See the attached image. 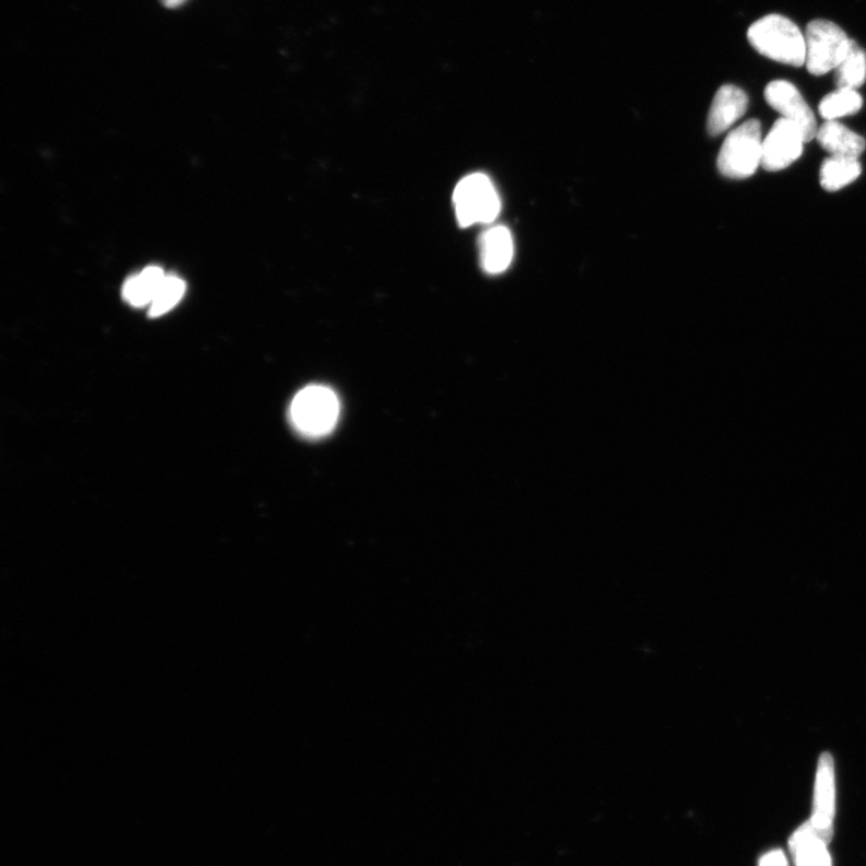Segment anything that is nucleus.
Returning a JSON list of instances; mask_svg holds the SVG:
<instances>
[{"instance_id":"f257e3e1","label":"nucleus","mask_w":866,"mask_h":866,"mask_svg":"<svg viewBox=\"0 0 866 866\" xmlns=\"http://www.w3.org/2000/svg\"><path fill=\"white\" fill-rule=\"evenodd\" d=\"M748 39L766 58L793 67L805 65V35L785 16L768 15L752 24Z\"/></svg>"},{"instance_id":"f03ea898","label":"nucleus","mask_w":866,"mask_h":866,"mask_svg":"<svg viewBox=\"0 0 866 866\" xmlns=\"http://www.w3.org/2000/svg\"><path fill=\"white\" fill-rule=\"evenodd\" d=\"M762 128L757 119L732 130L722 144L717 166L722 175L742 179L752 176L762 164Z\"/></svg>"},{"instance_id":"7ed1b4c3","label":"nucleus","mask_w":866,"mask_h":866,"mask_svg":"<svg viewBox=\"0 0 866 866\" xmlns=\"http://www.w3.org/2000/svg\"><path fill=\"white\" fill-rule=\"evenodd\" d=\"M340 416V401L336 394L321 385H311L301 390L291 406L294 426L308 437L328 435Z\"/></svg>"},{"instance_id":"20e7f679","label":"nucleus","mask_w":866,"mask_h":866,"mask_svg":"<svg viewBox=\"0 0 866 866\" xmlns=\"http://www.w3.org/2000/svg\"><path fill=\"white\" fill-rule=\"evenodd\" d=\"M453 202L457 222L463 227L492 223L501 211L499 192L484 174L463 178L455 187Z\"/></svg>"},{"instance_id":"39448f33","label":"nucleus","mask_w":866,"mask_h":866,"mask_svg":"<svg viewBox=\"0 0 866 866\" xmlns=\"http://www.w3.org/2000/svg\"><path fill=\"white\" fill-rule=\"evenodd\" d=\"M852 40L834 22L814 20L805 32V65L810 74L822 77L835 70L851 48Z\"/></svg>"},{"instance_id":"423d86ee","label":"nucleus","mask_w":866,"mask_h":866,"mask_svg":"<svg viewBox=\"0 0 866 866\" xmlns=\"http://www.w3.org/2000/svg\"><path fill=\"white\" fill-rule=\"evenodd\" d=\"M764 95L766 103L782 115V118L789 120L801 131L805 142L816 138L818 129L815 115L794 84L784 80L770 82Z\"/></svg>"},{"instance_id":"0eeeda50","label":"nucleus","mask_w":866,"mask_h":866,"mask_svg":"<svg viewBox=\"0 0 866 866\" xmlns=\"http://www.w3.org/2000/svg\"><path fill=\"white\" fill-rule=\"evenodd\" d=\"M835 798L834 760L824 752L818 761L810 822L828 845L834 835Z\"/></svg>"},{"instance_id":"6e6552de","label":"nucleus","mask_w":866,"mask_h":866,"mask_svg":"<svg viewBox=\"0 0 866 866\" xmlns=\"http://www.w3.org/2000/svg\"><path fill=\"white\" fill-rule=\"evenodd\" d=\"M804 143L801 131L781 117L763 140L762 167L772 173L784 171L799 159Z\"/></svg>"},{"instance_id":"1a4fd4ad","label":"nucleus","mask_w":866,"mask_h":866,"mask_svg":"<svg viewBox=\"0 0 866 866\" xmlns=\"http://www.w3.org/2000/svg\"><path fill=\"white\" fill-rule=\"evenodd\" d=\"M749 107L746 93L732 84L722 86L710 107L707 116V131L710 136L717 137L728 130L745 115Z\"/></svg>"},{"instance_id":"9d476101","label":"nucleus","mask_w":866,"mask_h":866,"mask_svg":"<svg viewBox=\"0 0 866 866\" xmlns=\"http://www.w3.org/2000/svg\"><path fill=\"white\" fill-rule=\"evenodd\" d=\"M481 268L490 274H499L510 268L514 256V244L510 229L498 225L490 227L480 237Z\"/></svg>"},{"instance_id":"9b49d317","label":"nucleus","mask_w":866,"mask_h":866,"mask_svg":"<svg viewBox=\"0 0 866 866\" xmlns=\"http://www.w3.org/2000/svg\"><path fill=\"white\" fill-rule=\"evenodd\" d=\"M827 846L810 820L801 824L789 839V851L796 866H832Z\"/></svg>"},{"instance_id":"f8f14e48","label":"nucleus","mask_w":866,"mask_h":866,"mask_svg":"<svg viewBox=\"0 0 866 866\" xmlns=\"http://www.w3.org/2000/svg\"><path fill=\"white\" fill-rule=\"evenodd\" d=\"M816 138L832 156H842V159L858 160L866 148V142L861 136L836 120H827L817 130Z\"/></svg>"},{"instance_id":"ddd939ff","label":"nucleus","mask_w":866,"mask_h":866,"mask_svg":"<svg viewBox=\"0 0 866 866\" xmlns=\"http://www.w3.org/2000/svg\"><path fill=\"white\" fill-rule=\"evenodd\" d=\"M165 277L164 270L159 267H149L130 277L124 285L125 300L134 307L150 306Z\"/></svg>"},{"instance_id":"4468645a","label":"nucleus","mask_w":866,"mask_h":866,"mask_svg":"<svg viewBox=\"0 0 866 866\" xmlns=\"http://www.w3.org/2000/svg\"><path fill=\"white\" fill-rule=\"evenodd\" d=\"M861 174L862 165L858 160L830 156L821 166V185L828 191H836L852 184Z\"/></svg>"},{"instance_id":"2eb2a0df","label":"nucleus","mask_w":866,"mask_h":866,"mask_svg":"<svg viewBox=\"0 0 866 866\" xmlns=\"http://www.w3.org/2000/svg\"><path fill=\"white\" fill-rule=\"evenodd\" d=\"M835 70L838 89L857 91L862 87L866 80V54L863 48L852 40L847 56Z\"/></svg>"},{"instance_id":"dca6fc26","label":"nucleus","mask_w":866,"mask_h":866,"mask_svg":"<svg viewBox=\"0 0 866 866\" xmlns=\"http://www.w3.org/2000/svg\"><path fill=\"white\" fill-rule=\"evenodd\" d=\"M863 106L862 95L856 90L838 89L824 96L820 114L827 120L857 114Z\"/></svg>"},{"instance_id":"f3484780","label":"nucleus","mask_w":866,"mask_h":866,"mask_svg":"<svg viewBox=\"0 0 866 866\" xmlns=\"http://www.w3.org/2000/svg\"><path fill=\"white\" fill-rule=\"evenodd\" d=\"M185 292L186 283L183 279L174 274H166L150 305V316L156 318L165 315L179 303Z\"/></svg>"},{"instance_id":"a211bd4d","label":"nucleus","mask_w":866,"mask_h":866,"mask_svg":"<svg viewBox=\"0 0 866 866\" xmlns=\"http://www.w3.org/2000/svg\"><path fill=\"white\" fill-rule=\"evenodd\" d=\"M758 866H788V862L784 852L773 850L763 854Z\"/></svg>"},{"instance_id":"6ab92c4d","label":"nucleus","mask_w":866,"mask_h":866,"mask_svg":"<svg viewBox=\"0 0 866 866\" xmlns=\"http://www.w3.org/2000/svg\"><path fill=\"white\" fill-rule=\"evenodd\" d=\"M185 2H187V0H162V3L166 8H171V9L178 8L179 5H183Z\"/></svg>"}]
</instances>
